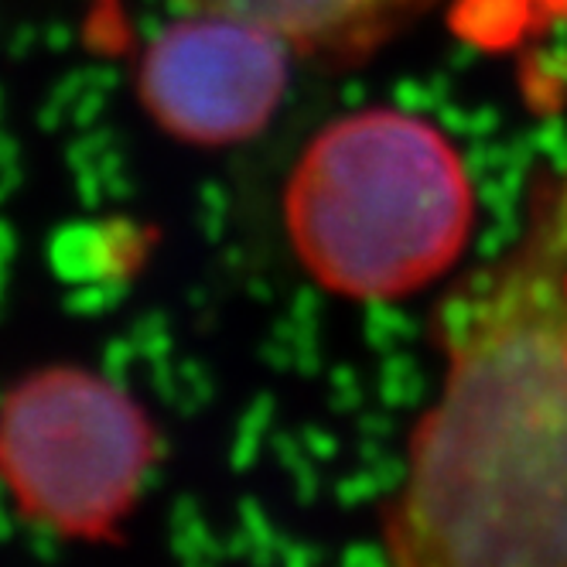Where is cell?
<instances>
[{
	"label": "cell",
	"mask_w": 567,
	"mask_h": 567,
	"mask_svg": "<svg viewBox=\"0 0 567 567\" xmlns=\"http://www.w3.org/2000/svg\"><path fill=\"white\" fill-rule=\"evenodd\" d=\"M441 390L386 506V567H567V161L434 311Z\"/></svg>",
	"instance_id": "1"
},
{
	"label": "cell",
	"mask_w": 567,
	"mask_h": 567,
	"mask_svg": "<svg viewBox=\"0 0 567 567\" xmlns=\"http://www.w3.org/2000/svg\"><path fill=\"white\" fill-rule=\"evenodd\" d=\"M154 458L144 411L86 370H38L0 403V478L31 519L65 537L106 540Z\"/></svg>",
	"instance_id": "3"
},
{
	"label": "cell",
	"mask_w": 567,
	"mask_h": 567,
	"mask_svg": "<svg viewBox=\"0 0 567 567\" xmlns=\"http://www.w3.org/2000/svg\"><path fill=\"white\" fill-rule=\"evenodd\" d=\"M284 229L321 288L396 301L455 270L475 229V188L437 124L370 106L308 141L284 188Z\"/></svg>",
	"instance_id": "2"
},
{
	"label": "cell",
	"mask_w": 567,
	"mask_h": 567,
	"mask_svg": "<svg viewBox=\"0 0 567 567\" xmlns=\"http://www.w3.org/2000/svg\"><path fill=\"white\" fill-rule=\"evenodd\" d=\"M288 45L223 14L188 11L161 28L134 75L137 103L172 141L233 147L257 137L288 93Z\"/></svg>",
	"instance_id": "4"
},
{
	"label": "cell",
	"mask_w": 567,
	"mask_h": 567,
	"mask_svg": "<svg viewBox=\"0 0 567 567\" xmlns=\"http://www.w3.org/2000/svg\"><path fill=\"white\" fill-rule=\"evenodd\" d=\"M185 11L247 21L291 55L318 65H359L408 31L434 0H178Z\"/></svg>",
	"instance_id": "5"
},
{
	"label": "cell",
	"mask_w": 567,
	"mask_h": 567,
	"mask_svg": "<svg viewBox=\"0 0 567 567\" xmlns=\"http://www.w3.org/2000/svg\"><path fill=\"white\" fill-rule=\"evenodd\" d=\"M534 28L567 34V0H468L462 11V31L485 45L516 42Z\"/></svg>",
	"instance_id": "6"
}]
</instances>
